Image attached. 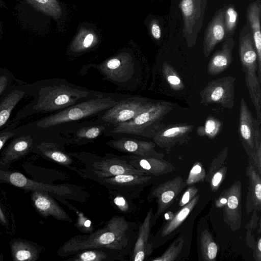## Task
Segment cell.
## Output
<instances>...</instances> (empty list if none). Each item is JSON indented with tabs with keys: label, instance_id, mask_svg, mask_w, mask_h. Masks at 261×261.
Returning a JSON list of instances; mask_svg holds the SVG:
<instances>
[{
	"label": "cell",
	"instance_id": "6da1fadb",
	"mask_svg": "<svg viewBox=\"0 0 261 261\" xmlns=\"http://www.w3.org/2000/svg\"><path fill=\"white\" fill-rule=\"evenodd\" d=\"M135 229L134 222L114 216L102 228L71 237L60 247L58 253L66 257L86 249L106 248L130 257L137 236Z\"/></svg>",
	"mask_w": 261,
	"mask_h": 261
},
{
	"label": "cell",
	"instance_id": "7a4b0ae2",
	"mask_svg": "<svg viewBox=\"0 0 261 261\" xmlns=\"http://www.w3.org/2000/svg\"><path fill=\"white\" fill-rule=\"evenodd\" d=\"M239 53L242 70L257 120L261 123V82L257 75V54L251 30L247 22L239 33Z\"/></svg>",
	"mask_w": 261,
	"mask_h": 261
},
{
	"label": "cell",
	"instance_id": "3957f363",
	"mask_svg": "<svg viewBox=\"0 0 261 261\" xmlns=\"http://www.w3.org/2000/svg\"><path fill=\"white\" fill-rule=\"evenodd\" d=\"M173 109L172 103L160 101L153 102L133 119L116 126L112 132L153 138L162 127L161 122Z\"/></svg>",
	"mask_w": 261,
	"mask_h": 261
},
{
	"label": "cell",
	"instance_id": "277c9868",
	"mask_svg": "<svg viewBox=\"0 0 261 261\" xmlns=\"http://www.w3.org/2000/svg\"><path fill=\"white\" fill-rule=\"evenodd\" d=\"M87 91L68 84H58L42 88L36 102L33 106L34 112L44 113L66 108L88 96Z\"/></svg>",
	"mask_w": 261,
	"mask_h": 261
},
{
	"label": "cell",
	"instance_id": "5b68a950",
	"mask_svg": "<svg viewBox=\"0 0 261 261\" xmlns=\"http://www.w3.org/2000/svg\"><path fill=\"white\" fill-rule=\"evenodd\" d=\"M117 101L110 97H101L83 101L42 119L38 122L37 126L41 128H47L78 120L107 110L114 106Z\"/></svg>",
	"mask_w": 261,
	"mask_h": 261
},
{
	"label": "cell",
	"instance_id": "8992f818",
	"mask_svg": "<svg viewBox=\"0 0 261 261\" xmlns=\"http://www.w3.org/2000/svg\"><path fill=\"white\" fill-rule=\"evenodd\" d=\"M86 169H71L75 171L85 178L95 177L107 178L122 174H147L136 168L120 156L107 154L105 157L85 161ZM149 175V174H148Z\"/></svg>",
	"mask_w": 261,
	"mask_h": 261
},
{
	"label": "cell",
	"instance_id": "52a82bcc",
	"mask_svg": "<svg viewBox=\"0 0 261 261\" xmlns=\"http://www.w3.org/2000/svg\"><path fill=\"white\" fill-rule=\"evenodd\" d=\"M207 0H181L179 4L182 20L183 36L189 47L194 46L201 30Z\"/></svg>",
	"mask_w": 261,
	"mask_h": 261
},
{
	"label": "cell",
	"instance_id": "ba28073f",
	"mask_svg": "<svg viewBox=\"0 0 261 261\" xmlns=\"http://www.w3.org/2000/svg\"><path fill=\"white\" fill-rule=\"evenodd\" d=\"M154 176L148 174H122L107 178H88L98 182L110 190L115 191L133 198L153 181Z\"/></svg>",
	"mask_w": 261,
	"mask_h": 261
},
{
	"label": "cell",
	"instance_id": "9c48e42d",
	"mask_svg": "<svg viewBox=\"0 0 261 261\" xmlns=\"http://www.w3.org/2000/svg\"><path fill=\"white\" fill-rule=\"evenodd\" d=\"M236 78L227 76L209 82L200 93L201 103H216L232 109L234 106Z\"/></svg>",
	"mask_w": 261,
	"mask_h": 261
},
{
	"label": "cell",
	"instance_id": "30bf717a",
	"mask_svg": "<svg viewBox=\"0 0 261 261\" xmlns=\"http://www.w3.org/2000/svg\"><path fill=\"white\" fill-rule=\"evenodd\" d=\"M153 102L141 97L128 98L107 110L101 119L113 125L128 121L147 109Z\"/></svg>",
	"mask_w": 261,
	"mask_h": 261
},
{
	"label": "cell",
	"instance_id": "8fae6325",
	"mask_svg": "<svg viewBox=\"0 0 261 261\" xmlns=\"http://www.w3.org/2000/svg\"><path fill=\"white\" fill-rule=\"evenodd\" d=\"M185 186L184 179L178 176L151 187L147 199L149 201L155 199L157 204V210L152 217L151 226L154 224L160 215L173 203Z\"/></svg>",
	"mask_w": 261,
	"mask_h": 261
},
{
	"label": "cell",
	"instance_id": "7c38bea8",
	"mask_svg": "<svg viewBox=\"0 0 261 261\" xmlns=\"http://www.w3.org/2000/svg\"><path fill=\"white\" fill-rule=\"evenodd\" d=\"M9 181L13 185L21 188L53 194L60 198L76 199L75 187L72 185H49L36 182L19 172L11 173Z\"/></svg>",
	"mask_w": 261,
	"mask_h": 261
},
{
	"label": "cell",
	"instance_id": "4fadbf2b",
	"mask_svg": "<svg viewBox=\"0 0 261 261\" xmlns=\"http://www.w3.org/2000/svg\"><path fill=\"white\" fill-rule=\"evenodd\" d=\"M260 123L252 115L245 100L241 98L240 108L239 130L240 139L249 155L255 149V139L260 132Z\"/></svg>",
	"mask_w": 261,
	"mask_h": 261
},
{
	"label": "cell",
	"instance_id": "5bb4252c",
	"mask_svg": "<svg viewBox=\"0 0 261 261\" xmlns=\"http://www.w3.org/2000/svg\"><path fill=\"white\" fill-rule=\"evenodd\" d=\"M224 193L227 200L223 207L224 221L234 231L239 229L241 225V182L235 181Z\"/></svg>",
	"mask_w": 261,
	"mask_h": 261
},
{
	"label": "cell",
	"instance_id": "9a60e30c",
	"mask_svg": "<svg viewBox=\"0 0 261 261\" xmlns=\"http://www.w3.org/2000/svg\"><path fill=\"white\" fill-rule=\"evenodd\" d=\"M109 146L121 152L139 156L163 159L164 154L155 150V143L128 138L111 140L107 143Z\"/></svg>",
	"mask_w": 261,
	"mask_h": 261
},
{
	"label": "cell",
	"instance_id": "2e32d148",
	"mask_svg": "<svg viewBox=\"0 0 261 261\" xmlns=\"http://www.w3.org/2000/svg\"><path fill=\"white\" fill-rule=\"evenodd\" d=\"M225 7L219 9L207 24L203 41V51L208 57L216 45L226 40L224 25Z\"/></svg>",
	"mask_w": 261,
	"mask_h": 261
},
{
	"label": "cell",
	"instance_id": "e0dca14e",
	"mask_svg": "<svg viewBox=\"0 0 261 261\" xmlns=\"http://www.w3.org/2000/svg\"><path fill=\"white\" fill-rule=\"evenodd\" d=\"M194 128L193 125L178 124L162 127L152 139L155 144L162 148L170 149L188 141L189 135Z\"/></svg>",
	"mask_w": 261,
	"mask_h": 261
},
{
	"label": "cell",
	"instance_id": "ac0fdd59",
	"mask_svg": "<svg viewBox=\"0 0 261 261\" xmlns=\"http://www.w3.org/2000/svg\"><path fill=\"white\" fill-rule=\"evenodd\" d=\"M32 199L35 208L42 217L51 216L60 221L72 222L68 214L49 194L34 191Z\"/></svg>",
	"mask_w": 261,
	"mask_h": 261
},
{
	"label": "cell",
	"instance_id": "d6986e66",
	"mask_svg": "<svg viewBox=\"0 0 261 261\" xmlns=\"http://www.w3.org/2000/svg\"><path fill=\"white\" fill-rule=\"evenodd\" d=\"M152 216V208H150L143 223L139 227L137 239L129 260L143 261L151 253L153 247L149 238Z\"/></svg>",
	"mask_w": 261,
	"mask_h": 261
},
{
	"label": "cell",
	"instance_id": "ffe728a7",
	"mask_svg": "<svg viewBox=\"0 0 261 261\" xmlns=\"http://www.w3.org/2000/svg\"><path fill=\"white\" fill-rule=\"evenodd\" d=\"M120 156L127 161L136 168L154 176L170 172L174 168L170 163L163 159L139 156L129 154Z\"/></svg>",
	"mask_w": 261,
	"mask_h": 261
},
{
	"label": "cell",
	"instance_id": "44dd1931",
	"mask_svg": "<svg viewBox=\"0 0 261 261\" xmlns=\"http://www.w3.org/2000/svg\"><path fill=\"white\" fill-rule=\"evenodd\" d=\"M234 47V41L232 36L224 41L221 48L213 54L208 62L207 67L208 75H218L229 67L233 61Z\"/></svg>",
	"mask_w": 261,
	"mask_h": 261
},
{
	"label": "cell",
	"instance_id": "7402d4cb",
	"mask_svg": "<svg viewBox=\"0 0 261 261\" xmlns=\"http://www.w3.org/2000/svg\"><path fill=\"white\" fill-rule=\"evenodd\" d=\"M261 0H256L250 3L247 9V20L248 23L254 46L257 60V75L261 82V32L260 18Z\"/></svg>",
	"mask_w": 261,
	"mask_h": 261
},
{
	"label": "cell",
	"instance_id": "603a6c76",
	"mask_svg": "<svg viewBox=\"0 0 261 261\" xmlns=\"http://www.w3.org/2000/svg\"><path fill=\"white\" fill-rule=\"evenodd\" d=\"M249 185L247 195L246 210L247 214L252 210L260 211L261 208V178L254 166L249 161L247 169Z\"/></svg>",
	"mask_w": 261,
	"mask_h": 261
},
{
	"label": "cell",
	"instance_id": "cb8c5ba5",
	"mask_svg": "<svg viewBox=\"0 0 261 261\" xmlns=\"http://www.w3.org/2000/svg\"><path fill=\"white\" fill-rule=\"evenodd\" d=\"M125 256L114 250L92 248L83 250L69 256L67 261H125Z\"/></svg>",
	"mask_w": 261,
	"mask_h": 261
},
{
	"label": "cell",
	"instance_id": "d4e9b609",
	"mask_svg": "<svg viewBox=\"0 0 261 261\" xmlns=\"http://www.w3.org/2000/svg\"><path fill=\"white\" fill-rule=\"evenodd\" d=\"M199 198V195H196L193 198L168 220L161 229L159 236L165 237L171 234L187 218L190 212L196 205Z\"/></svg>",
	"mask_w": 261,
	"mask_h": 261
},
{
	"label": "cell",
	"instance_id": "484cf974",
	"mask_svg": "<svg viewBox=\"0 0 261 261\" xmlns=\"http://www.w3.org/2000/svg\"><path fill=\"white\" fill-rule=\"evenodd\" d=\"M132 65L129 62L113 58L107 61L100 68L103 74L109 79L120 81L128 77Z\"/></svg>",
	"mask_w": 261,
	"mask_h": 261
},
{
	"label": "cell",
	"instance_id": "4316f807",
	"mask_svg": "<svg viewBox=\"0 0 261 261\" xmlns=\"http://www.w3.org/2000/svg\"><path fill=\"white\" fill-rule=\"evenodd\" d=\"M25 94V91L16 89L11 91L0 102V127L8 120L11 112Z\"/></svg>",
	"mask_w": 261,
	"mask_h": 261
},
{
	"label": "cell",
	"instance_id": "83f0119b",
	"mask_svg": "<svg viewBox=\"0 0 261 261\" xmlns=\"http://www.w3.org/2000/svg\"><path fill=\"white\" fill-rule=\"evenodd\" d=\"M199 238L200 251L203 260H215L218 253V247L210 232L204 229Z\"/></svg>",
	"mask_w": 261,
	"mask_h": 261
},
{
	"label": "cell",
	"instance_id": "f1b7e54d",
	"mask_svg": "<svg viewBox=\"0 0 261 261\" xmlns=\"http://www.w3.org/2000/svg\"><path fill=\"white\" fill-rule=\"evenodd\" d=\"M226 172V167L222 165L218 159L213 162L206 177L213 191L218 190L225 178Z\"/></svg>",
	"mask_w": 261,
	"mask_h": 261
},
{
	"label": "cell",
	"instance_id": "f546056e",
	"mask_svg": "<svg viewBox=\"0 0 261 261\" xmlns=\"http://www.w3.org/2000/svg\"><path fill=\"white\" fill-rule=\"evenodd\" d=\"M14 259L18 261L35 260L37 257L36 249L29 244L22 242H16L12 246Z\"/></svg>",
	"mask_w": 261,
	"mask_h": 261
},
{
	"label": "cell",
	"instance_id": "4dcf8cb0",
	"mask_svg": "<svg viewBox=\"0 0 261 261\" xmlns=\"http://www.w3.org/2000/svg\"><path fill=\"white\" fill-rule=\"evenodd\" d=\"M42 152L45 156L55 162L69 168L73 163L69 155L55 147H47L43 149Z\"/></svg>",
	"mask_w": 261,
	"mask_h": 261
},
{
	"label": "cell",
	"instance_id": "1f68e13d",
	"mask_svg": "<svg viewBox=\"0 0 261 261\" xmlns=\"http://www.w3.org/2000/svg\"><path fill=\"white\" fill-rule=\"evenodd\" d=\"M238 17V12L233 6L225 7L224 21L226 38L234 34L237 27Z\"/></svg>",
	"mask_w": 261,
	"mask_h": 261
},
{
	"label": "cell",
	"instance_id": "d6a6232c",
	"mask_svg": "<svg viewBox=\"0 0 261 261\" xmlns=\"http://www.w3.org/2000/svg\"><path fill=\"white\" fill-rule=\"evenodd\" d=\"M221 126L220 120L210 117L206 120L204 126L198 128L197 133L199 136H206L212 139L219 133Z\"/></svg>",
	"mask_w": 261,
	"mask_h": 261
},
{
	"label": "cell",
	"instance_id": "836d02e7",
	"mask_svg": "<svg viewBox=\"0 0 261 261\" xmlns=\"http://www.w3.org/2000/svg\"><path fill=\"white\" fill-rule=\"evenodd\" d=\"M184 240L182 238L175 240L161 256L152 259V261H173L179 254L182 249Z\"/></svg>",
	"mask_w": 261,
	"mask_h": 261
},
{
	"label": "cell",
	"instance_id": "e575fe53",
	"mask_svg": "<svg viewBox=\"0 0 261 261\" xmlns=\"http://www.w3.org/2000/svg\"><path fill=\"white\" fill-rule=\"evenodd\" d=\"M163 73L167 83L174 90H181L184 85L175 70L169 64L165 63L163 66Z\"/></svg>",
	"mask_w": 261,
	"mask_h": 261
},
{
	"label": "cell",
	"instance_id": "d590c367",
	"mask_svg": "<svg viewBox=\"0 0 261 261\" xmlns=\"http://www.w3.org/2000/svg\"><path fill=\"white\" fill-rule=\"evenodd\" d=\"M110 191L111 195L114 196L113 202L116 208L122 213H128L132 211V203L128 201V198H132L115 191Z\"/></svg>",
	"mask_w": 261,
	"mask_h": 261
},
{
	"label": "cell",
	"instance_id": "8d00e7d4",
	"mask_svg": "<svg viewBox=\"0 0 261 261\" xmlns=\"http://www.w3.org/2000/svg\"><path fill=\"white\" fill-rule=\"evenodd\" d=\"M104 129L103 126H93L79 129L75 137L78 140H90L98 137Z\"/></svg>",
	"mask_w": 261,
	"mask_h": 261
},
{
	"label": "cell",
	"instance_id": "74e56055",
	"mask_svg": "<svg viewBox=\"0 0 261 261\" xmlns=\"http://www.w3.org/2000/svg\"><path fill=\"white\" fill-rule=\"evenodd\" d=\"M205 171L200 162H196L191 168L186 180L188 185H193L202 181L205 177Z\"/></svg>",
	"mask_w": 261,
	"mask_h": 261
},
{
	"label": "cell",
	"instance_id": "f35d334b",
	"mask_svg": "<svg viewBox=\"0 0 261 261\" xmlns=\"http://www.w3.org/2000/svg\"><path fill=\"white\" fill-rule=\"evenodd\" d=\"M65 205L68 206L70 209L75 211L77 214V219L75 225L79 230L86 233H89L93 231V226L90 220L84 216L83 214L78 213V210L68 202H67Z\"/></svg>",
	"mask_w": 261,
	"mask_h": 261
},
{
	"label": "cell",
	"instance_id": "ab89813d",
	"mask_svg": "<svg viewBox=\"0 0 261 261\" xmlns=\"http://www.w3.org/2000/svg\"><path fill=\"white\" fill-rule=\"evenodd\" d=\"M32 143L29 137H21L16 139L10 146L8 150L9 154L24 153L27 150Z\"/></svg>",
	"mask_w": 261,
	"mask_h": 261
},
{
	"label": "cell",
	"instance_id": "60d3db41",
	"mask_svg": "<svg viewBox=\"0 0 261 261\" xmlns=\"http://www.w3.org/2000/svg\"><path fill=\"white\" fill-rule=\"evenodd\" d=\"M197 192L198 189L195 186L189 187L182 195L179 202V205L181 207L185 205L193 198Z\"/></svg>",
	"mask_w": 261,
	"mask_h": 261
},
{
	"label": "cell",
	"instance_id": "b9f144b4",
	"mask_svg": "<svg viewBox=\"0 0 261 261\" xmlns=\"http://www.w3.org/2000/svg\"><path fill=\"white\" fill-rule=\"evenodd\" d=\"M151 33L154 39L158 40L161 38V30L158 23L153 22L152 23L151 25Z\"/></svg>",
	"mask_w": 261,
	"mask_h": 261
},
{
	"label": "cell",
	"instance_id": "7bdbcfd3",
	"mask_svg": "<svg viewBox=\"0 0 261 261\" xmlns=\"http://www.w3.org/2000/svg\"><path fill=\"white\" fill-rule=\"evenodd\" d=\"M255 259L257 261L261 260V239L259 237L257 242V245L254 251Z\"/></svg>",
	"mask_w": 261,
	"mask_h": 261
},
{
	"label": "cell",
	"instance_id": "ee69618b",
	"mask_svg": "<svg viewBox=\"0 0 261 261\" xmlns=\"http://www.w3.org/2000/svg\"><path fill=\"white\" fill-rule=\"evenodd\" d=\"M14 134L13 132H5L0 134V149L2 148L5 142Z\"/></svg>",
	"mask_w": 261,
	"mask_h": 261
},
{
	"label": "cell",
	"instance_id": "f6af8a7d",
	"mask_svg": "<svg viewBox=\"0 0 261 261\" xmlns=\"http://www.w3.org/2000/svg\"><path fill=\"white\" fill-rule=\"evenodd\" d=\"M8 82V77L6 75L0 76V95L6 89Z\"/></svg>",
	"mask_w": 261,
	"mask_h": 261
},
{
	"label": "cell",
	"instance_id": "bcb514c9",
	"mask_svg": "<svg viewBox=\"0 0 261 261\" xmlns=\"http://www.w3.org/2000/svg\"><path fill=\"white\" fill-rule=\"evenodd\" d=\"M226 197L224 191L222 193L219 198L217 199L216 202V205L218 207H223L226 202Z\"/></svg>",
	"mask_w": 261,
	"mask_h": 261
},
{
	"label": "cell",
	"instance_id": "7dc6e473",
	"mask_svg": "<svg viewBox=\"0 0 261 261\" xmlns=\"http://www.w3.org/2000/svg\"><path fill=\"white\" fill-rule=\"evenodd\" d=\"M93 41V36L91 34H89L86 36L83 41V46L85 48L89 47Z\"/></svg>",
	"mask_w": 261,
	"mask_h": 261
},
{
	"label": "cell",
	"instance_id": "c3c4849f",
	"mask_svg": "<svg viewBox=\"0 0 261 261\" xmlns=\"http://www.w3.org/2000/svg\"><path fill=\"white\" fill-rule=\"evenodd\" d=\"M0 220L4 223H6V219L5 218V216L1 209V207L0 206Z\"/></svg>",
	"mask_w": 261,
	"mask_h": 261
},
{
	"label": "cell",
	"instance_id": "681fc988",
	"mask_svg": "<svg viewBox=\"0 0 261 261\" xmlns=\"http://www.w3.org/2000/svg\"><path fill=\"white\" fill-rule=\"evenodd\" d=\"M0 7L4 8H7L5 2L3 0H0Z\"/></svg>",
	"mask_w": 261,
	"mask_h": 261
},
{
	"label": "cell",
	"instance_id": "f907efd6",
	"mask_svg": "<svg viewBox=\"0 0 261 261\" xmlns=\"http://www.w3.org/2000/svg\"><path fill=\"white\" fill-rule=\"evenodd\" d=\"M0 30H1V29H0Z\"/></svg>",
	"mask_w": 261,
	"mask_h": 261
}]
</instances>
